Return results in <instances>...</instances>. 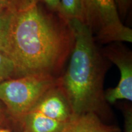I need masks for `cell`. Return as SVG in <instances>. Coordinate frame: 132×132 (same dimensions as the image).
Wrapping results in <instances>:
<instances>
[{
    "mask_svg": "<svg viewBox=\"0 0 132 132\" xmlns=\"http://www.w3.org/2000/svg\"><path fill=\"white\" fill-rule=\"evenodd\" d=\"M73 37L68 23L37 2L11 16L5 55L16 77L49 75L56 77L70 56Z\"/></svg>",
    "mask_w": 132,
    "mask_h": 132,
    "instance_id": "cell-1",
    "label": "cell"
},
{
    "mask_svg": "<svg viewBox=\"0 0 132 132\" xmlns=\"http://www.w3.org/2000/svg\"><path fill=\"white\" fill-rule=\"evenodd\" d=\"M73 44L65 73L58 78L68 99L73 116L98 113L106 106L103 90L105 73L103 56L99 51L91 29L78 19L67 21Z\"/></svg>",
    "mask_w": 132,
    "mask_h": 132,
    "instance_id": "cell-2",
    "label": "cell"
},
{
    "mask_svg": "<svg viewBox=\"0 0 132 132\" xmlns=\"http://www.w3.org/2000/svg\"><path fill=\"white\" fill-rule=\"evenodd\" d=\"M49 75H29L10 78L0 83V102L10 116L20 121L50 89L57 83Z\"/></svg>",
    "mask_w": 132,
    "mask_h": 132,
    "instance_id": "cell-3",
    "label": "cell"
},
{
    "mask_svg": "<svg viewBox=\"0 0 132 132\" xmlns=\"http://www.w3.org/2000/svg\"><path fill=\"white\" fill-rule=\"evenodd\" d=\"M86 23L102 44L132 42V29L122 22L114 0H87Z\"/></svg>",
    "mask_w": 132,
    "mask_h": 132,
    "instance_id": "cell-4",
    "label": "cell"
},
{
    "mask_svg": "<svg viewBox=\"0 0 132 132\" xmlns=\"http://www.w3.org/2000/svg\"><path fill=\"white\" fill-rule=\"evenodd\" d=\"M102 55L118 67L120 73L118 85L104 93L106 102L114 103L119 100L132 101V53L120 42L111 43Z\"/></svg>",
    "mask_w": 132,
    "mask_h": 132,
    "instance_id": "cell-5",
    "label": "cell"
},
{
    "mask_svg": "<svg viewBox=\"0 0 132 132\" xmlns=\"http://www.w3.org/2000/svg\"><path fill=\"white\" fill-rule=\"evenodd\" d=\"M31 111L63 122H68L73 118L68 99L58 85V79L56 85L43 95Z\"/></svg>",
    "mask_w": 132,
    "mask_h": 132,
    "instance_id": "cell-6",
    "label": "cell"
},
{
    "mask_svg": "<svg viewBox=\"0 0 132 132\" xmlns=\"http://www.w3.org/2000/svg\"><path fill=\"white\" fill-rule=\"evenodd\" d=\"M59 132H122L118 127L105 124L98 115L88 113L73 117Z\"/></svg>",
    "mask_w": 132,
    "mask_h": 132,
    "instance_id": "cell-7",
    "label": "cell"
},
{
    "mask_svg": "<svg viewBox=\"0 0 132 132\" xmlns=\"http://www.w3.org/2000/svg\"><path fill=\"white\" fill-rule=\"evenodd\" d=\"M20 121L27 132H59L69 122L54 120L35 111H29Z\"/></svg>",
    "mask_w": 132,
    "mask_h": 132,
    "instance_id": "cell-8",
    "label": "cell"
},
{
    "mask_svg": "<svg viewBox=\"0 0 132 132\" xmlns=\"http://www.w3.org/2000/svg\"><path fill=\"white\" fill-rule=\"evenodd\" d=\"M60 16L67 21L78 19L86 23L85 0H60Z\"/></svg>",
    "mask_w": 132,
    "mask_h": 132,
    "instance_id": "cell-9",
    "label": "cell"
},
{
    "mask_svg": "<svg viewBox=\"0 0 132 132\" xmlns=\"http://www.w3.org/2000/svg\"><path fill=\"white\" fill-rule=\"evenodd\" d=\"M39 2L38 0H0V16H12Z\"/></svg>",
    "mask_w": 132,
    "mask_h": 132,
    "instance_id": "cell-10",
    "label": "cell"
},
{
    "mask_svg": "<svg viewBox=\"0 0 132 132\" xmlns=\"http://www.w3.org/2000/svg\"><path fill=\"white\" fill-rule=\"evenodd\" d=\"M16 76V69L11 59L0 52V83Z\"/></svg>",
    "mask_w": 132,
    "mask_h": 132,
    "instance_id": "cell-11",
    "label": "cell"
},
{
    "mask_svg": "<svg viewBox=\"0 0 132 132\" xmlns=\"http://www.w3.org/2000/svg\"><path fill=\"white\" fill-rule=\"evenodd\" d=\"M12 16H0V52L4 55Z\"/></svg>",
    "mask_w": 132,
    "mask_h": 132,
    "instance_id": "cell-12",
    "label": "cell"
},
{
    "mask_svg": "<svg viewBox=\"0 0 132 132\" xmlns=\"http://www.w3.org/2000/svg\"><path fill=\"white\" fill-rule=\"evenodd\" d=\"M120 17H125L130 7L131 0H114Z\"/></svg>",
    "mask_w": 132,
    "mask_h": 132,
    "instance_id": "cell-13",
    "label": "cell"
},
{
    "mask_svg": "<svg viewBox=\"0 0 132 132\" xmlns=\"http://www.w3.org/2000/svg\"><path fill=\"white\" fill-rule=\"evenodd\" d=\"M38 1L40 3H44L48 9L60 16V0H38Z\"/></svg>",
    "mask_w": 132,
    "mask_h": 132,
    "instance_id": "cell-14",
    "label": "cell"
},
{
    "mask_svg": "<svg viewBox=\"0 0 132 132\" xmlns=\"http://www.w3.org/2000/svg\"><path fill=\"white\" fill-rule=\"evenodd\" d=\"M124 131L132 132V111L128 108L124 112Z\"/></svg>",
    "mask_w": 132,
    "mask_h": 132,
    "instance_id": "cell-15",
    "label": "cell"
},
{
    "mask_svg": "<svg viewBox=\"0 0 132 132\" xmlns=\"http://www.w3.org/2000/svg\"><path fill=\"white\" fill-rule=\"evenodd\" d=\"M4 116V111H3V108L0 106V120Z\"/></svg>",
    "mask_w": 132,
    "mask_h": 132,
    "instance_id": "cell-16",
    "label": "cell"
},
{
    "mask_svg": "<svg viewBox=\"0 0 132 132\" xmlns=\"http://www.w3.org/2000/svg\"><path fill=\"white\" fill-rule=\"evenodd\" d=\"M0 132H11L9 130L6 129V128H3L0 127Z\"/></svg>",
    "mask_w": 132,
    "mask_h": 132,
    "instance_id": "cell-17",
    "label": "cell"
},
{
    "mask_svg": "<svg viewBox=\"0 0 132 132\" xmlns=\"http://www.w3.org/2000/svg\"><path fill=\"white\" fill-rule=\"evenodd\" d=\"M87 0H85V4H86V3Z\"/></svg>",
    "mask_w": 132,
    "mask_h": 132,
    "instance_id": "cell-18",
    "label": "cell"
},
{
    "mask_svg": "<svg viewBox=\"0 0 132 132\" xmlns=\"http://www.w3.org/2000/svg\"><path fill=\"white\" fill-rule=\"evenodd\" d=\"M23 132H27V131H25V130H24V131H23Z\"/></svg>",
    "mask_w": 132,
    "mask_h": 132,
    "instance_id": "cell-19",
    "label": "cell"
}]
</instances>
